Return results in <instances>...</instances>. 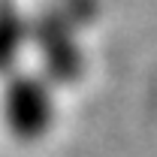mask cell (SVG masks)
I'll use <instances>...</instances> for the list:
<instances>
[{"instance_id": "1", "label": "cell", "mask_w": 157, "mask_h": 157, "mask_svg": "<svg viewBox=\"0 0 157 157\" xmlns=\"http://www.w3.org/2000/svg\"><path fill=\"white\" fill-rule=\"evenodd\" d=\"M6 121L21 139H36L52 124V97L36 82H18L6 97Z\"/></svg>"}]
</instances>
